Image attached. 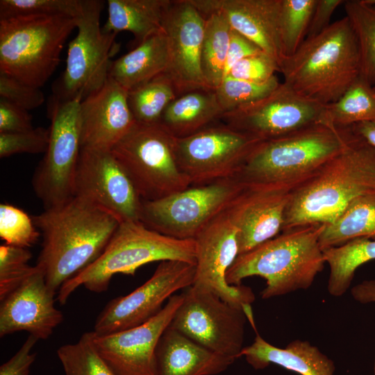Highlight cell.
Masks as SVG:
<instances>
[{
    "mask_svg": "<svg viewBox=\"0 0 375 375\" xmlns=\"http://www.w3.org/2000/svg\"><path fill=\"white\" fill-rule=\"evenodd\" d=\"M261 141L226 124H213L176 138V155L190 185H200L235 178Z\"/></svg>",
    "mask_w": 375,
    "mask_h": 375,
    "instance_id": "4fadbf2b",
    "label": "cell"
},
{
    "mask_svg": "<svg viewBox=\"0 0 375 375\" xmlns=\"http://www.w3.org/2000/svg\"><path fill=\"white\" fill-rule=\"evenodd\" d=\"M171 0H108L105 33L128 31L135 46L164 31V22Z\"/></svg>",
    "mask_w": 375,
    "mask_h": 375,
    "instance_id": "4316f807",
    "label": "cell"
},
{
    "mask_svg": "<svg viewBox=\"0 0 375 375\" xmlns=\"http://www.w3.org/2000/svg\"><path fill=\"white\" fill-rule=\"evenodd\" d=\"M367 3L375 5V0H365Z\"/></svg>",
    "mask_w": 375,
    "mask_h": 375,
    "instance_id": "f907efd6",
    "label": "cell"
},
{
    "mask_svg": "<svg viewBox=\"0 0 375 375\" xmlns=\"http://www.w3.org/2000/svg\"><path fill=\"white\" fill-rule=\"evenodd\" d=\"M155 357L156 375H215L234 362L169 326L158 341Z\"/></svg>",
    "mask_w": 375,
    "mask_h": 375,
    "instance_id": "cb8c5ba5",
    "label": "cell"
},
{
    "mask_svg": "<svg viewBox=\"0 0 375 375\" xmlns=\"http://www.w3.org/2000/svg\"><path fill=\"white\" fill-rule=\"evenodd\" d=\"M280 83L276 75L263 83L226 76L215 92L224 114L261 99L273 92Z\"/></svg>",
    "mask_w": 375,
    "mask_h": 375,
    "instance_id": "8d00e7d4",
    "label": "cell"
},
{
    "mask_svg": "<svg viewBox=\"0 0 375 375\" xmlns=\"http://www.w3.org/2000/svg\"><path fill=\"white\" fill-rule=\"evenodd\" d=\"M256 369L275 364L301 375H334L333 361L308 341L295 340L285 348L276 347L256 331L254 341L242 349L240 356Z\"/></svg>",
    "mask_w": 375,
    "mask_h": 375,
    "instance_id": "d4e9b609",
    "label": "cell"
},
{
    "mask_svg": "<svg viewBox=\"0 0 375 375\" xmlns=\"http://www.w3.org/2000/svg\"><path fill=\"white\" fill-rule=\"evenodd\" d=\"M360 238L375 240V194L351 201L332 222L325 224L319 242L324 250Z\"/></svg>",
    "mask_w": 375,
    "mask_h": 375,
    "instance_id": "f1b7e54d",
    "label": "cell"
},
{
    "mask_svg": "<svg viewBox=\"0 0 375 375\" xmlns=\"http://www.w3.org/2000/svg\"><path fill=\"white\" fill-rule=\"evenodd\" d=\"M165 260L196 264L194 239L171 238L147 228L140 221L122 222L100 256L62 284L57 300L65 305L81 285L93 292H105L115 274L133 276L145 264Z\"/></svg>",
    "mask_w": 375,
    "mask_h": 375,
    "instance_id": "8992f818",
    "label": "cell"
},
{
    "mask_svg": "<svg viewBox=\"0 0 375 375\" xmlns=\"http://www.w3.org/2000/svg\"><path fill=\"white\" fill-rule=\"evenodd\" d=\"M243 189L244 186L234 178L191 185L156 200H142L140 222L147 228L171 238L194 239Z\"/></svg>",
    "mask_w": 375,
    "mask_h": 375,
    "instance_id": "8fae6325",
    "label": "cell"
},
{
    "mask_svg": "<svg viewBox=\"0 0 375 375\" xmlns=\"http://www.w3.org/2000/svg\"><path fill=\"white\" fill-rule=\"evenodd\" d=\"M177 97L172 83L163 74L128 91V102L136 122L154 124L160 122L167 106Z\"/></svg>",
    "mask_w": 375,
    "mask_h": 375,
    "instance_id": "d6a6232c",
    "label": "cell"
},
{
    "mask_svg": "<svg viewBox=\"0 0 375 375\" xmlns=\"http://www.w3.org/2000/svg\"><path fill=\"white\" fill-rule=\"evenodd\" d=\"M55 293L36 266L15 290L1 299L0 337L25 331L39 340H47L62 322L54 305Z\"/></svg>",
    "mask_w": 375,
    "mask_h": 375,
    "instance_id": "ffe728a7",
    "label": "cell"
},
{
    "mask_svg": "<svg viewBox=\"0 0 375 375\" xmlns=\"http://www.w3.org/2000/svg\"><path fill=\"white\" fill-rule=\"evenodd\" d=\"M284 83L300 95L328 105L338 101L360 74L358 41L345 16L306 38L279 65Z\"/></svg>",
    "mask_w": 375,
    "mask_h": 375,
    "instance_id": "277c9868",
    "label": "cell"
},
{
    "mask_svg": "<svg viewBox=\"0 0 375 375\" xmlns=\"http://www.w3.org/2000/svg\"><path fill=\"white\" fill-rule=\"evenodd\" d=\"M351 127L356 135L375 147V121L360 122Z\"/></svg>",
    "mask_w": 375,
    "mask_h": 375,
    "instance_id": "681fc988",
    "label": "cell"
},
{
    "mask_svg": "<svg viewBox=\"0 0 375 375\" xmlns=\"http://www.w3.org/2000/svg\"><path fill=\"white\" fill-rule=\"evenodd\" d=\"M324 224L294 228L238 256L228 270L229 285L258 276L266 281L263 299L309 288L325 260L319 239Z\"/></svg>",
    "mask_w": 375,
    "mask_h": 375,
    "instance_id": "5b68a950",
    "label": "cell"
},
{
    "mask_svg": "<svg viewBox=\"0 0 375 375\" xmlns=\"http://www.w3.org/2000/svg\"><path fill=\"white\" fill-rule=\"evenodd\" d=\"M325 105L297 93L284 83L251 104L223 114L224 124L267 140L324 123Z\"/></svg>",
    "mask_w": 375,
    "mask_h": 375,
    "instance_id": "9a60e30c",
    "label": "cell"
},
{
    "mask_svg": "<svg viewBox=\"0 0 375 375\" xmlns=\"http://www.w3.org/2000/svg\"><path fill=\"white\" fill-rule=\"evenodd\" d=\"M0 97L28 111L40 106L45 101L40 88L3 73H0Z\"/></svg>",
    "mask_w": 375,
    "mask_h": 375,
    "instance_id": "7bdbcfd3",
    "label": "cell"
},
{
    "mask_svg": "<svg viewBox=\"0 0 375 375\" xmlns=\"http://www.w3.org/2000/svg\"><path fill=\"white\" fill-rule=\"evenodd\" d=\"M357 138L351 127L317 123L259 142L235 178L246 188L293 192Z\"/></svg>",
    "mask_w": 375,
    "mask_h": 375,
    "instance_id": "7a4b0ae2",
    "label": "cell"
},
{
    "mask_svg": "<svg viewBox=\"0 0 375 375\" xmlns=\"http://www.w3.org/2000/svg\"><path fill=\"white\" fill-rule=\"evenodd\" d=\"M373 90H374V93H375V85L373 86Z\"/></svg>",
    "mask_w": 375,
    "mask_h": 375,
    "instance_id": "f5cc1de1",
    "label": "cell"
},
{
    "mask_svg": "<svg viewBox=\"0 0 375 375\" xmlns=\"http://www.w3.org/2000/svg\"><path fill=\"white\" fill-rule=\"evenodd\" d=\"M374 375H375V360H374Z\"/></svg>",
    "mask_w": 375,
    "mask_h": 375,
    "instance_id": "816d5d0a",
    "label": "cell"
},
{
    "mask_svg": "<svg viewBox=\"0 0 375 375\" xmlns=\"http://www.w3.org/2000/svg\"><path fill=\"white\" fill-rule=\"evenodd\" d=\"M195 270V264L190 262H160L144 283L106 304L97 317L93 331L97 335H107L147 322L174 293L193 285Z\"/></svg>",
    "mask_w": 375,
    "mask_h": 375,
    "instance_id": "5bb4252c",
    "label": "cell"
},
{
    "mask_svg": "<svg viewBox=\"0 0 375 375\" xmlns=\"http://www.w3.org/2000/svg\"><path fill=\"white\" fill-rule=\"evenodd\" d=\"M325 262L330 267L327 290L333 297L348 290L357 269L375 260V240L353 239L338 247L323 250Z\"/></svg>",
    "mask_w": 375,
    "mask_h": 375,
    "instance_id": "f546056e",
    "label": "cell"
},
{
    "mask_svg": "<svg viewBox=\"0 0 375 375\" xmlns=\"http://www.w3.org/2000/svg\"><path fill=\"white\" fill-rule=\"evenodd\" d=\"M262 51L255 43L232 29L227 52L224 77L240 60Z\"/></svg>",
    "mask_w": 375,
    "mask_h": 375,
    "instance_id": "bcb514c9",
    "label": "cell"
},
{
    "mask_svg": "<svg viewBox=\"0 0 375 375\" xmlns=\"http://www.w3.org/2000/svg\"><path fill=\"white\" fill-rule=\"evenodd\" d=\"M375 194V147L357 135L311 179L294 190L282 231L332 222L353 199Z\"/></svg>",
    "mask_w": 375,
    "mask_h": 375,
    "instance_id": "3957f363",
    "label": "cell"
},
{
    "mask_svg": "<svg viewBox=\"0 0 375 375\" xmlns=\"http://www.w3.org/2000/svg\"><path fill=\"white\" fill-rule=\"evenodd\" d=\"M65 375H115L101 357L93 342V331L84 333L78 342L57 350Z\"/></svg>",
    "mask_w": 375,
    "mask_h": 375,
    "instance_id": "e575fe53",
    "label": "cell"
},
{
    "mask_svg": "<svg viewBox=\"0 0 375 375\" xmlns=\"http://www.w3.org/2000/svg\"><path fill=\"white\" fill-rule=\"evenodd\" d=\"M205 17L190 0L172 1L164 22L169 63L165 75L177 96L198 90H210L201 69V51Z\"/></svg>",
    "mask_w": 375,
    "mask_h": 375,
    "instance_id": "d6986e66",
    "label": "cell"
},
{
    "mask_svg": "<svg viewBox=\"0 0 375 375\" xmlns=\"http://www.w3.org/2000/svg\"><path fill=\"white\" fill-rule=\"evenodd\" d=\"M316 2L281 0L279 30L284 58L294 54L305 40Z\"/></svg>",
    "mask_w": 375,
    "mask_h": 375,
    "instance_id": "d590c367",
    "label": "cell"
},
{
    "mask_svg": "<svg viewBox=\"0 0 375 375\" xmlns=\"http://www.w3.org/2000/svg\"><path fill=\"white\" fill-rule=\"evenodd\" d=\"M49 128L37 127L15 133H0V158L17 153H44L49 142Z\"/></svg>",
    "mask_w": 375,
    "mask_h": 375,
    "instance_id": "60d3db41",
    "label": "cell"
},
{
    "mask_svg": "<svg viewBox=\"0 0 375 375\" xmlns=\"http://www.w3.org/2000/svg\"><path fill=\"white\" fill-rule=\"evenodd\" d=\"M168 63L167 40L164 31L112 60L109 78L128 92L165 74Z\"/></svg>",
    "mask_w": 375,
    "mask_h": 375,
    "instance_id": "484cf974",
    "label": "cell"
},
{
    "mask_svg": "<svg viewBox=\"0 0 375 375\" xmlns=\"http://www.w3.org/2000/svg\"><path fill=\"white\" fill-rule=\"evenodd\" d=\"M223 114L215 90H198L174 99L164 110L160 123L181 138L213 124Z\"/></svg>",
    "mask_w": 375,
    "mask_h": 375,
    "instance_id": "83f0119b",
    "label": "cell"
},
{
    "mask_svg": "<svg viewBox=\"0 0 375 375\" xmlns=\"http://www.w3.org/2000/svg\"><path fill=\"white\" fill-rule=\"evenodd\" d=\"M182 300V293L172 295L158 315L136 327L107 335L93 331L97 351L115 375H156L158 341Z\"/></svg>",
    "mask_w": 375,
    "mask_h": 375,
    "instance_id": "ac0fdd59",
    "label": "cell"
},
{
    "mask_svg": "<svg viewBox=\"0 0 375 375\" xmlns=\"http://www.w3.org/2000/svg\"><path fill=\"white\" fill-rule=\"evenodd\" d=\"M73 193L109 212L120 222L140 221L142 199L110 150L81 148Z\"/></svg>",
    "mask_w": 375,
    "mask_h": 375,
    "instance_id": "e0dca14e",
    "label": "cell"
},
{
    "mask_svg": "<svg viewBox=\"0 0 375 375\" xmlns=\"http://www.w3.org/2000/svg\"><path fill=\"white\" fill-rule=\"evenodd\" d=\"M38 340L30 335L17 352L0 366V375H28L36 357L31 351Z\"/></svg>",
    "mask_w": 375,
    "mask_h": 375,
    "instance_id": "f6af8a7d",
    "label": "cell"
},
{
    "mask_svg": "<svg viewBox=\"0 0 375 375\" xmlns=\"http://www.w3.org/2000/svg\"><path fill=\"white\" fill-rule=\"evenodd\" d=\"M81 148L111 150L135 124L128 91L108 78L80 103Z\"/></svg>",
    "mask_w": 375,
    "mask_h": 375,
    "instance_id": "44dd1931",
    "label": "cell"
},
{
    "mask_svg": "<svg viewBox=\"0 0 375 375\" xmlns=\"http://www.w3.org/2000/svg\"><path fill=\"white\" fill-rule=\"evenodd\" d=\"M182 294L169 326L216 353L233 360L240 357L247 319L243 308L194 285Z\"/></svg>",
    "mask_w": 375,
    "mask_h": 375,
    "instance_id": "7c38bea8",
    "label": "cell"
},
{
    "mask_svg": "<svg viewBox=\"0 0 375 375\" xmlns=\"http://www.w3.org/2000/svg\"><path fill=\"white\" fill-rule=\"evenodd\" d=\"M32 253L26 248L0 246V300L18 287L35 269L28 265Z\"/></svg>",
    "mask_w": 375,
    "mask_h": 375,
    "instance_id": "ab89813d",
    "label": "cell"
},
{
    "mask_svg": "<svg viewBox=\"0 0 375 375\" xmlns=\"http://www.w3.org/2000/svg\"><path fill=\"white\" fill-rule=\"evenodd\" d=\"M346 17L356 35L360 53V75L375 85V5L365 0L344 1Z\"/></svg>",
    "mask_w": 375,
    "mask_h": 375,
    "instance_id": "836d02e7",
    "label": "cell"
},
{
    "mask_svg": "<svg viewBox=\"0 0 375 375\" xmlns=\"http://www.w3.org/2000/svg\"><path fill=\"white\" fill-rule=\"evenodd\" d=\"M32 219L42 236L35 266L55 294L100 256L120 224L109 212L76 196Z\"/></svg>",
    "mask_w": 375,
    "mask_h": 375,
    "instance_id": "6da1fadb",
    "label": "cell"
},
{
    "mask_svg": "<svg viewBox=\"0 0 375 375\" xmlns=\"http://www.w3.org/2000/svg\"><path fill=\"white\" fill-rule=\"evenodd\" d=\"M76 17L21 16L0 20V73L40 88L60 60Z\"/></svg>",
    "mask_w": 375,
    "mask_h": 375,
    "instance_id": "52a82bcc",
    "label": "cell"
},
{
    "mask_svg": "<svg viewBox=\"0 0 375 375\" xmlns=\"http://www.w3.org/2000/svg\"><path fill=\"white\" fill-rule=\"evenodd\" d=\"M76 98L53 97L48 106L49 142L33 174L32 186L44 209L60 206L74 197L76 169L81 149L80 103Z\"/></svg>",
    "mask_w": 375,
    "mask_h": 375,
    "instance_id": "30bf717a",
    "label": "cell"
},
{
    "mask_svg": "<svg viewBox=\"0 0 375 375\" xmlns=\"http://www.w3.org/2000/svg\"><path fill=\"white\" fill-rule=\"evenodd\" d=\"M344 3L342 0H317L306 38L317 35L328 28L333 12Z\"/></svg>",
    "mask_w": 375,
    "mask_h": 375,
    "instance_id": "7dc6e473",
    "label": "cell"
},
{
    "mask_svg": "<svg viewBox=\"0 0 375 375\" xmlns=\"http://www.w3.org/2000/svg\"><path fill=\"white\" fill-rule=\"evenodd\" d=\"M101 0H81L77 33L68 44L66 66L53 85V97L82 100L100 89L109 78L112 55L119 49L116 33H105L100 24Z\"/></svg>",
    "mask_w": 375,
    "mask_h": 375,
    "instance_id": "9c48e42d",
    "label": "cell"
},
{
    "mask_svg": "<svg viewBox=\"0 0 375 375\" xmlns=\"http://www.w3.org/2000/svg\"><path fill=\"white\" fill-rule=\"evenodd\" d=\"M32 128V117L28 110L0 98V133H21Z\"/></svg>",
    "mask_w": 375,
    "mask_h": 375,
    "instance_id": "ee69618b",
    "label": "cell"
},
{
    "mask_svg": "<svg viewBox=\"0 0 375 375\" xmlns=\"http://www.w3.org/2000/svg\"><path fill=\"white\" fill-rule=\"evenodd\" d=\"M81 0H1L0 20L21 16L65 15L77 17Z\"/></svg>",
    "mask_w": 375,
    "mask_h": 375,
    "instance_id": "74e56055",
    "label": "cell"
},
{
    "mask_svg": "<svg viewBox=\"0 0 375 375\" xmlns=\"http://www.w3.org/2000/svg\"><path fill=\"white\" fill-rule=\"evenodd\" d=\"M176 139L160 122H135L110 150L142 200L159 199L191 186L177 161Z\"/></svg>",
    "mask_w": 375,
    "mask_h": 375,
    "instance_id": "ba28073f",
    "label": "cell"
},
{
    "mask_svg": "<svg viewBox=\"0 0 375 375\" xmlns=\"http://www.w3.org/2000/svg\"><path fill=\"white\" fill-rule=\"evenodd\" d=\"M204 17L201 69L207 86L215 90L224 77L232 28L226 19L219 13H210Z\"/></svg>",
    "mask_w": 375,
    "mask_h": 375,
    "instance_id": "4dcf8cb0",
    "label": "cell"
},
{
    "mask_svg": "<svg viewBox=\"0 0 375 375\" xmlns=\"http://www.w3.org/2000/svg\"><path fill=\"white\" fill-rule=\"evenodd\" d=\"M351 293L354 300L361 303L375 302V278L357 284L351 288Z\"/></svg>",
    "mask_w": 375,
    "mask_h": 375,
    "instance_id": "c3c4849f",
    "label": "cell"
},
{
    "mask_svg": "<svg viewBox=\"0 0 375 375\" xmlns=\"http://www.w3.org/2000/svg\"><path fill=\"white\" fill-rule=\"evenodd\" d=\"M370 121H375V93L360 74L338 101L325 105L324 123L349 127Z\"/></svg>",
    "mask_w": 375,
    "mask_h": 375,
    "instance_id": "1f68e13d",
    "label": "cell"
},
{
    "mask_svg": "<svg viewBox=\"0 0 375 375\" xmlns=\"http://www.w3.org/2000/svg\"><path fill=\"white\" fill-rule=\"evenodd\" d=\"M194 240L196 270L192 285L233 306L243 308L251 305L255 300L251 289L242 284L229 285L226 278L240 253L238 229L228 207L213 218Z\"/></svg>",
    "mask_w": 375,
    "mask_h": 375,
    "instance_id": "2e32d148",
    "label": "cell"
},
{
    "mask_svg": "<svg viewBox=\"0 0 375 375\" xmlns=\"http://www.w3.org/2000/svg\"><path fill=\"white\" fill-rule=\"evenodd\" d=\"M40 235L32 217L24 210L10 204L0 205V238L5 244L27 249Z\"/></svg>",
    "mask_w": 375,
    "mask_h": 375,
    "instance_id": "f35d334b",
    "label": "cell"
},
{
    "mask_svg": "<svg viewBox=\"0 0 375 375\" xmlns=\"http://www.w3.org/2000/svg\"><path fill=\"white\" fill-rule=\"evenodd\" d=\"M276 71L279 72L277 60L272 56L262 51L240 60L226 76L251 82L263 83L275 76Z\"/></svg>",
    "mask_w": 375,
    "mask_h": 375,
    "instance_id": "b9f144b4",
    "label": "cell"
},
{
    "mask_svg": "<svg viewBox=\"0 0 375 375\" xmlns=\"http://www.w3.org/2000/svg\"><path fill=\"white\" fill-rule=\"evenodd\" d=\"M203 15H222L233 30L274 57L284 58L279 30L281 0H190Z\"/></svg>",
    "mask_w": 375,
    "mask_h": 375,
    "instance_id": "7402d4cb",
    "label": "cell"
},
{
    "mask_svg": "<svg viewBox=\"0 0 375 375\" xmlns=\"http://www.w3.org/2000/svg\"><path fill=\"white\" fill-rule=\"evenodd\" d=\"M269 188H245L228 206L238 227L240 253L276 237L282 231L291 193Z\"/></svg>",
    "mask_w": 375,
    "mask_h": 375,
    "instance_id": "603a6c76",
    "label": "cell"
}]
</instances>
